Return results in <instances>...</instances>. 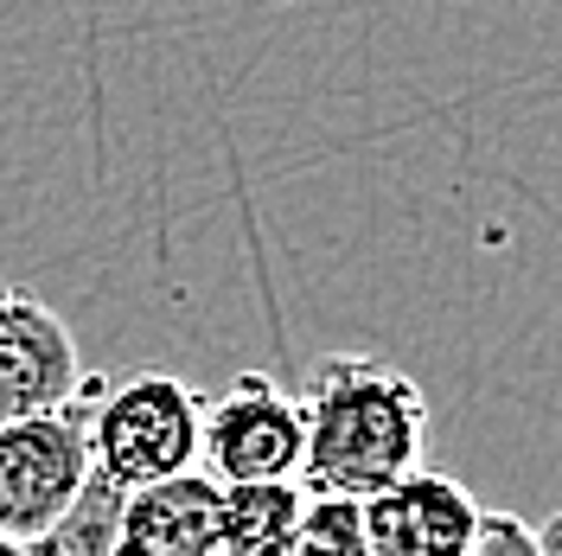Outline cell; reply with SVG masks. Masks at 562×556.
<instances>
[{
	"mask_svg": "<svg viewBox=\"0 0 562 556\" xmlns=\"http://www.w3.org/2000/svg\"><path fill=\"white\" fill-rule=\"evenodd\" d=\"M301 505H307L301 480H224L217 551L224 556H281L294 544Z\"/></svg>",
	"mask_w": 562,
	"mask_h": 556,
	"instance_id": "obj_8",
	"label": "cell"
},
{
	"mask_svg": "<svg viewBox=\"0 0 562 556\" xmlns=\"http://www.w3.org/2000/svg\"><path fill=\"white\" fill-rule=\"evenodd\" d=\"M301 422H307V442H301L294 480L307 492L371 499L396 474L422 467L428 454V397L409 371L364 352H339L314 365L301 390Z\"/></svg>",
	"mask_w": 562,
	"mask_h": 556,
	"instance_id": "obj_1",
	"label": "cell"
},
{
	"mask_svg": "<svg viewBox=\"0 0 562 556\" xmlns=\"http://www.w3.org/2000/svg\"><path fill=\"white\" fill-rule=\"evenodd\" d=\"M122 499H128V487H115L109 474L90 467L83 492L65 505V519L33 544V556H115L122 551Z\"/></svg>",
	"mask_w": 562,
	"mask_h": 556,
	"instance_id": "obj_9",
	"label": "cell"
},
{
	"mask_svg": "<svg viewBox=\"0 0 562 556\" xmlns=\"http://www.w3.org/2000/svg\"><path fill=\"white\" fill-rule=\"evenodd\" d=\"M537 551H557L562 556V512H550V519L537 524Z\"/></svg>",
	"mask_w": 562,
	"mask_h": 556,
	"instance_id": "obj_12",
	"label": "cell"
},
{
	"mask_svg": "<svg viewBox=\"0 0 562 556\" xmlns=\"http://www.w3.org/2000/svg\"><path fill=\"white\" fill-rule=\"evenodd\" d=\"M90 390L97 378H83L52 410L0 422V556L33 551L90 480Z\"/></svg>",
	"mask_w": 562,
	"mask_h": 556,
	"instance_id": "obj_2",
	"label": "cell"
},
{
	"mask_svg": "<svg viewBox=\"0 0 562 556\" xmlns=\"http://www.w3.org/2000/svg\"><path fill=\"white\" fill-rule=\"evenodd\" d=\"M205 390L173 371H140L90 390V454L115 487H147L199 460Z\"/></svg>",
	"mask_w": 562,
	"mask_h": 556,
	"instance_id": "obj_3",
	"label": "cell"
},
{
	"mask_svg": "<svg viewBox=\"0 0 562 556\" xmlns=\"http://www.w3.org/2000/svg\"><path fill=\"white\" fill-rule=\"evenodd\" d=\"M498 551L543 556V551H537V524L512 519V512H498V505H480V524H473V551H467V556H498Z\"/></svg>",
	"mask_w": 562,
	"mask_h": 556,
	"instance_id": "obj_11",
	"label": "cell"
},
{
	"mask_svg": "<svg viewBox=\"0 0 562 556\" xmlns=\"http://www.w3.org/2000/svg\"><path fill=\"white\" fill-rule=\"evenodd\" d=\"M288 551L307 556H371L364 551V499L346 492H307L301 524H294V544Z\"/></svg>",
	"mask_w": 562,
	"mask_h": 556,
	"instance_id": "obj_10",
	"label": "cell"
},
{
	"mask_svg": "<svg viewBox=\"0 0 562 556\" xmlns=\"http://www.w3.org/2000/svg\"><path fill=\"white\" fill-rule=\"evenodd\" d=\"M83 383V352L52 301L26 281H0V422L65 403Z\"/></svg>",
	"mask_w": 562,
	"mask_h": 556,
	"instance_id": "obj_5",
	"label": "cell"
},
{
	"mask_svg": "<svg viewBox=\"0 0 562 556\" xmlns=\"http://www.w3.org/2000/svg\"><path fill=\"white\" fill-rule=\"evenodd\" d=\"M224 480L199 467L160 474L122 499V556H217Z\"/></svg>",
	"mask_w": 562,
	"mask_h": 556,
	"instance_id": "obj_7",
	"label": "cell"
},
{
	"mask_svg": "<svg viewBox=\"0 0 562 556\" xmlns=\"http://www.w3.org/2000/svg\"><path fill=\"white\" fill-rule=\"evenodd\" d=\"M301 397L281 390L269 371H237V383L205 403L199 460L211 480H294L301 474Z\"/></svg>",
	"mask_w": 562,
	"mask_h": 556,
	"instance_id": "obj_4",
	"label": "cell"
},
{
	"mask_svg": "<svg viewBox=\"0 0 562 556\" xmlns=\"http://www.w3.org/2000/svg\"><path fill=\"white\" fill-rule=\"evenodd\" d=\"M473 524H480V499L435 474V467H409L390 487L364 499V551L371 556H467L473 551Z\"/></svg>",
	"mask_w": 562,
	"mask_h": 556,
	"instance_id": "obj_6",
	"label": "cell"
}]
</instances>
